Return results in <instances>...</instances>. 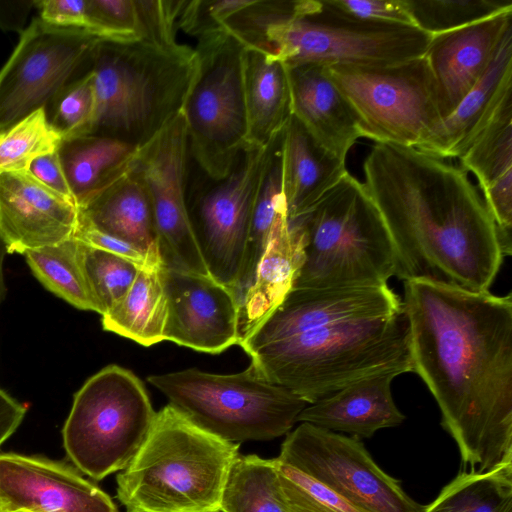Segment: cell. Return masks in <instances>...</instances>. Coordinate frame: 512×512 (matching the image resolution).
<instances>
[{"mask_svg": "<svg viewBox=\"0 0 512 512\" xmlns=\"http://www.w3.org/2000/svg\"><path fill=\"white\" fill-rule=\"evenodd\" d=\"M221 512H290L278 484L274 459L240 455L223 490Z\"/></svg>", "mask_w": 512, "mask_h": 512, "instance_id": "obj_32", "label": "cell"}, {"mask_svg": "<svg viewBox=\"0 0 512 512\" xmlns=\"http://www.w3.org/2000/svg\"><path fill=\"white\" fill-rule=\"evenodd\" d=\"M138 150L97 134L62 141L58 154L78 208L127 175Z\"/></svg>", "mask_w": 512, "mask_h": 512, "instance_id": "obj_28", "label": "cell"}, {"mask_svg": "<svg viewBox=\"0 0 512 512\" xmlns=\"http://www.w3.org/2000/svg\"><path fill=\"white\" fill-rule=\"evenodd\" d=\"M161 267H141L126 293L102 315L103 329L143 346L163 341L167 298Z\"/></svg>", "mask_w": 512, "mask_h": 512, "instance_id": "obj_29", "label": "cell"}, {"mask_svg": "<svg viewBox=\"0 0 512 512\" xmlns=\"http://www.w3.org/2000/svg\"><path fill=\"white\" fill-rule=\"evenodd\" d=\"M238 450L239 444L208 433L168 404L118 473L117 498L127 512H221Z\"/></svg>", "mask_w": 512, "mask_h": 512, "instance_id": "obj_5", "label": "cell"}, {"mask_svg": "<svg viewBox=\"0 0 512 512\" xmlns=\"http://www.w3.org/2000/svg\"><path fill=\"white\" fill-rule=\"evenodd\" d=\"M414 26L434 36L511 11V0H406Z\"/></svg>", "mask_w": 512, "mask_h": 512, "instance_id": "obj_35", "label": "cell"}, {"mask_svg": "<svg viewBox=\"0 0 512 512\" xmlns=\"http://www.w3.org/2000/svg\"><path fill=\"white\" fill-rule=\"evenodd\" d=\"M412 372L472 471L512 463V297L404 281Z\"/></svg>", "mask_w": 512, "mask_h": 512, "instance_id": "obj_1", "label": "cell"}, {"mask_svg": "<svg viewBox=\"0 0 512 512\" xmlns=\"http://www.w3.org/2000/svg\"><path fill=\"white\" fill-rule=\"evenodd\" d=\"M79 216L73 199L28 170L0 173V238L7 253L25 254L74 237Z\"/></svg>", "mask_w": 512, "mask_h": 512, "instance_id": "obj_18", "label": "cell"}, {"mask_svg": "<svg viewBox=\"0 0 512 512\" xmlns=\"http://www.w3.org/2000/svg\"><path fill=\"white\" fill-rule=\"evenodd\" d=\"M511 27L512 10L432 36L423 56L435 82L442 119L478 82Z\"/></svg>", "mask_w": 512, "mask_h": 512, "instance_id": "obj_20", "label": "cell"}, {"mask_svg": "<svg viewBox=\"0 0 512 512\" xmlns=\"http://www.w3.org/2000/svg\"><path fill=\"white\" fill-rule=\"evenodd\" d=\"M294 116L325 149L346 160L361 138L349 104L319 64L287 66Z\"/></svg>", "mask_w": 512, "mask_h": 512, "instance_id": "obj_22", "label": "cell"}, {"mask_svg": "<svg viewBox=\"0 0 512 512\" xmlns=\"http://www.w3.org/2000/svg\"><path fill=\"white\" fill-rule=\"evenodd\" d=\"M81 253L86 278L102 316L126 295L140 267L83 242Z\"/></svg>", "mask_w": 512, "mask_h": 512, "instance_id": "obj_37", "label": "cell"}, {"mask_svg": "<svg viewBox=\"0 0 512 512\" xmlns=\"http://www.w3.org/2000/svg\"><path fill=\"white\" fill-rule=\"evenodd\" d=\"M26 407L0 388V446L16 431L26 414Z\"/></svg>", "mask_w": 512, "mask_h": 512, "instance_id": "obj_46", "label": "cell"}, {"mask_svg": "<svg viewBox=\"0 0 512 512\" xmlns=\"http://www.w3.org/2000/svg\"><path fill=\"white\" fill-rule=\"evenodd\" d=\"M239 345L257 369L309 404L354 382L412 372L411 334L403 308L391 315L337 323Z\"/></svg>", "mask_w": 512, "mask_h": 512, "instance_id": "obj_3", "label": "cell"}, {"mask_svg": "<svg viewBox=\"0 0 512 512\" xmlns=\"http://www.w3.org/2000/svg\"><path fill=\"white\" fill-rule=\"evenodd\" d=\"M197 39V70L181 112L192 162L209 177L219 179L248 145L245 46L223 27Z\"/></svg>", "mask_w": 512, "mask_h": 512, "instance_id": "obj_9", "label": "cell"}, {"mask_svg": "<svg viewBox=\"0 0 512 512\" xmlns=\"http://www.w3.org/2000/svg\"><path fill=\"white\" fill-rule=\"evenodd\" d=\"M293 288L384 286L397 269L388 229L362 182L347 172L309 211Z\"/></svg>", "mask_w": 512, "mask_h": 512, "instance_id": "obj_6", "label": "cell"}, {"mask_svg": "<svg viewBox=\"0 0 512 512\" xmlns=\"http://www.w3.org/2000/svg\"><path fill=\"white\" fill-rule=\"evenodd\" d=\"M284 129L274 138L271 153L253 208L241 280L237 289L240 306L251 287L258 264L277 220L287 214L282 186V141Z\"/></svg>", "mask_w": 512, "mask_h": 512, "instance_id": "obj_30", "label": "cell"}, {"mask_svg": "<svg viewBox=\"0 0 512 512\" xmlns=\"http://www.w3.org/2000/svg\"><path fill=\"white\" fill-rule=\"evenodd\" d=\"M139 39L162 47H177L176 31L185 0H134Z\"/></svg>", "mask_w": 512, "mask_h": 512, "instance_id": "obj_41", "label": "cell"}, {"mask_svg": "<svg viewBox=\"0 0 512 512\" xmlns=\"http://www.w3.org/2000/svg\"><path fill=\"white\" fill-rule=\"evenodd\" d=\"M459 159L460 167L475 176L481 190L512 170V94Z\"/></svg>", "mask_w": 512, "mask_h": 512, "instance_id": "obj_34", "label": "cell"}, {"mask_svg": "<svg viewBox=\"0 0 512 512\" xmlns=\"http://www.w3.org/2000/svg\"><path fill=\"white\" fill-rule=\"evenodd\" d=\"M6 253H7V248L4 244V242L2 241V239L0 238V305L3 302V300L5 299V296L7 293V288H6V284H5V280H4V273H3V263H4V258H5Z\"/></svg>", "mask_w": 512, "mask_h": 512, "instance_id": "obj_48", "label": "cell"}, {"mask_svg": "<svg viewBox=\"0 0 512 512\" xmlns=\"http://www.w3.org/2000/svg\"><path fill=\"white\" fill-rule=\"evenodd\" d=\"M0 500L9 512H118L104 491L72 467L10 452L0 453Z\"/></svg>", "mask_w": 512, "mask_h": 512, "instance_id": "obj_17", "label": "cell"}, {"mask_svg": "<svg viewBox=\"0 0 512 512\" xmlns=\"http://www.w3.org/2000/svg\"><path fill=\"white\" fill-rule=\"evenodd\" d=\"M84 244L127 259L141 267H159L137 247L118 237L105 233L79 216V225L74 235Z\"/></svg>", "mask_w": 512, "mask_h": 512, "instance_id": "obj_43", "label": "cell"}, {"mask_svg": "<svg viewBox=\"0 0 512 512\" xmlns=\"http://www.w3.org/2000/svg\"><path fill=\"white\" fill-rule=\"evenodd\" d=\"M190 161L181 112L138 150L131 172L149 199L163 265L210 276L188 215L186 189Z\"/></svg>", "mask_w": 512, "mask_h": 512, "instance_id": "obj_15", "label": "cell"}, {"mask_svg": "<svg viewBox=\"0 0 512 512\" xmlns=\"http://www.w3.org/2000/svg\"><path fill=\"white\" fill-rule=\"evenodd\" d=\"M79 212L95 228L137 247L155 266L163 265L149 199L131 171L80 206Z\"/></svg>", "mask_w": 512, "mask_h": 512, "instance_id": "obj_27", "label": "cell"}, {"mask_svg": "<svg viewBox=\"0 0 512 512\" xmlns=\"http://www.w3.org/2000/svg\"><path fill=\"white\" fill-rule=\"evenodd\" d=\"M322 2L335 12L351 19L414 26L406 0H322Z\"/></svg>", "mask_w": 512, "mask_h": 512, "instance_id": "obj_42", "label": "cell"}, {"mask_svg": "<svg viewBox=\"0 0 512 512\" xmlns=\"http://www.w3.org/2000/svg\"><path fill=\"white\" fill-rule=\"evenodd\" d=\"M347 172L346 160L321 146L291 116L282 141V186L288 221L309 211Z\"/></svg>", "mask_w": 512, "mask_h": 512, "instance_id": "obj_24", "label": "cell"}, {"mask_svg": "<svg viewBox=\"0 0 512 512\" xmlns=\"http://www.w3.org/2000/svg\"><path fill=\"white\" fill-rule=\"evenodd\" d=\"M169 404L225 441L271 440L288 433L309 403L269 381L253 364L234 374L196 368L148 377Z\"/></svg>", "mask_w": 512, "mask_h": 512, "instance_id": "obj_7", "label": "cell"}, {"mask_svg": "<svg viewBox=\"0 0 512 512\" xmlns=\"http://www.w3.org/2000/svg\"><path fill=\"white\" fill-rule=\"evenodd\" d=\"M161 277L167 298L164 340L213 354L239 344L240 301L233 289L164 265Z\"/></svg>", "mask_w": 512, "mask_h": 512, "instance_id": "obj_16", "label": "cell"}, {"mask_svg": "<svg viewBox=\"0 0 512 512\" xmlns=\"http://www.w3.org/2000/svg\"><path fill=\"white\" fill-rule=\"evenodd\" d=\"M243 87L248 145L267 146L292 116L287 67L273 53L256 47L243 52Z\"/></svg>", "mask_w": 512, "mask_h": 512, "instance_id": "obj_26", "label": "cell"}, {"mask_svg": "<svg viewBox=\"0 0 512 512\" xmlns=\"http://www.w3.org/2000/svg\"><path fill=\"white\" fill-rule=\"evenodd\" d=\"M363 173L394 244L395 276L489 291L504 257L494 219L463 168L412 147L376 143Z\"/></svg>", "mask_w": 512, "mask_h": 512, "instance_id": "obj_2", "label": "cell"}, {"mask_svg": "<svg viewBox=\"0 0 512 512\" xmlns=\"http://www.w3.org/2000/svg\"><path fill=\"white\" fill-rule=\"evenodd\" d=\"M28 171L45 186L75 201L58 151L36 158L30 164Z\"/></svg>", "mask_w": 512, "mask_h": 512, "instance_id": "obj_45", "label": "cell"}, {"mask_svg": "<svg viewBox=\"0 0 512 512\" xmlns=\"http://www.w3.org/2000/svg\"><path fill=\"white\" fill-rule=\"evenodd\" d=\"M425 512H512V463L461 472Z\"/></svg>", "mask_w": 512, "mask_h": 512, "instance_id": "obj_33", "label": "cell"}, {"mask_svg": "<svg viewBox=\"0 0 512 512\" xmlns=\"http://www.w3.org/2000/svg\"><path fill=\"white\" fill-rule=\"evenodd\" d=\"M512 94V27L503 35L488 68L455 110L443 118L418 150L439 158H459Z\"/></svg>", "mask_w": 512, "mask_h": 512, "instance_id": "obj_21", "label": "cell"}, {"mask_svg": "<svg viewBox=\"0 0 512 512\" xmlns=\"http://www.w3.org/2000/svg\"><path fill=\"white\" fill-rule=\"evenodd\" d=\"M396 374H380L354 382L307 405L297 422L371 437L376 431L401 424L405 416L395 405L391 383Z\"/></svg>", "mask_w": 512, "mask_h": 512, "instance_id": "obj_23", "label": "cell"}, {"mask_svg": "<svg viewBox=\"0 0 512 512\" xmlns=\"http://www.w3.org/2000/svg\"><path fill=\"white\" fill-rule=\"evenodd\" d=\"M156 413L142 381L109 365L76 392L62 429L69 459L93 480L123 470L145 442Z\"/></svg>", "mask_w": 512, "mask_h": 512, "instance_id": "obj_8", "label": "cell"}, {"mask_svg": "<svg viewBox=\"0 0 512 512\" xmlns=\"http://www.w3.org/2000/svg\"><path fill=\"white\" fill-rule=\"evenodd\" d=\"M318 5L317 0H253L249 6L224 22L223 28L245 47H256L270 52L265 40V33L270 26L310 13Z\"/></svg>", "mask_w": 512, "mask_h": 512, "instance_id": "obj_38", "label": "cell"}, {"mask_svg": "<svg viewBox=\"0 0 512 512\" xmlns=\"http://www.w3.org/2000/svg\"><path fill=\"white\" fill-rule=\"evenodd\" d=\"M361 137L418 149L442 121L435 82L424 56L387 66L329 65Z\"/></svg>", "mask_w": 512, "mask_h": 512, "instance_id": "obj_10", "label": "cell"}, {"mask_svg": "<svg viewBox=\"0 0 512 512\" xmlns=\"http://www.w3.org/2000/svg\"><path fill=\"white\" fill-rule=\"evenodd\" d=\"M100 40L87 30L34 18L0 70V134L46 110L65 86L89 72Z\"/></svg>", "mask_w": 512, "mask_h": 512, "instance_id": "obj_13", "label": "cell"}, {"mask_svg": "<svg viewBox=\"0 0 512 512\" xmlns=\"http://www.w3.org/2000/svg\"><path fill=\"white\" fill-rule=\"evenodd\" d=\"M196 70L195 49L185 44L100 40L90 67L96 98L90 134L142 148L181 113Z\"/></svg>", "mask_w": 512, "mask_h": 512, "instance_id": "obj_4", "label": "cell"}, {"mask_svg": "<svg viewBox=\"0 0 512 512\" xmlns=\"http://www.w3.org/2000/svg\"><path fill=\"white\" fill-rule=\"evenodd\" d=\"M34 8L49 25L89 31L87 0H35Z\"/></svg>", "mask_w": 512, "mask_h": 512, "instance_id": "obj_44", "label": "cell"}, {"mask_svg": "<svg viewBox=\"0 0 512 512\" xmlns=\"http://www.w3.org/2000/svg\"><path fill=\"white\" fill-rule=\"evenodd\" d=\"M96 98L91 71L65 86L46 109L48 121L62 141L89 135Z\"/></svg>", "mask_w": 512, "mask_h": 512, "instance_id": "obj_39", "label": "cell"}, {"mask_svg": "<svg viewBox=\"0 0 512 512\" xmlns=\"http://www.w3.org/2000/svg\"><path fill=\"white\" fill-rule=\"evenodd\" d=\"M61 137L41 108L0 134V173L28 170L38 157L58 151Z\"/></svg>", "mask_w": 512, "mask_h": 512, "instance_id": "obj_36", "label": "cell"}, {"mask_svg": "<svg viewBox=\"0 0 512 512\" xmlns=\"http://www.w3.org/2000/svg\"><path fill=\"white\" fill-rule=\"evenodd\" d=\"M431 38L414 26L348 18L322 0L265 33L269 51L287 66H387L423 56Z\"/></svg>", "mask_w": 512, "mask_h": 512, "instance_id": "obj_12", "label": "cell"}, {"mask_svg": "<svg viewBox=\"0 0 512 512\" xmlns=\"http://www.w3.org/2000/svg\"><path fill=\"white\" fill-rule=\"evenodd\" d=\"M303 245L298 227L287 214L275 223L253 283L240 308V341L248 336L283 301L292 289L302 264ZM239 341V342H240Z\"/></svg>", "mask_w": 512, "mask_h": 512, "instance_id": "obj_25", "label": "cell"}, {"mask_svg": "<svg viewBox=\"0 0 512 512\" xmlns=\"http://www.w3.org/2000/svg\"><path fill=\"white\" fill-rule=\"evenodd\" d=\"M35 0H0V29L21 33Z\"/></svg>", "mask_w": 512, "mask_h": 512, "instance_id": "obj_47", "label": "cell"}, {"mask_svg": "<svg viewBox=\"0 0 512 512\" xmlns=\"http://www.w3.org/2000/svg\"><path fill=\"white\" fill-rule=\"evenodd\" d=\"M24 255L45 288L78 309L99 312L86 278L78 239L72 237Z\"/></svg>", "mask_w": 512, "mask_h": 512, "instance_id": "obj_31", "label": "cell"}, {"mask_svg": "<svg viewBox=\"0 0 512 512\" xmlns=\"http://www.w3.org/2000/svg\"><path fill=\"white\" fill-rule=\"evenodd\" d=\"M402 308V300L387 285L293 288L245 338H280L322 326L384 317Z\"/></svg>", "mask_w": 512, "mask_h": 512, "instance_id": "obj_19", "label": "cell"}, {"mask_svg": "<svg viewBox=\"0 0 512 512\" xmlns=\"http://www.w3.org/2000/svg\"><path fill=\"white\" fill-rule=\"evenodd\" d=\"M0 512H9L5 504L0 500Z\"/></svg>", "mask_w": 512, "mask_h": 512, "instance_id": "obj_49", "label": "cell"}, {"mask_svg": "<svg viewBox=\"0 0 512 512\" xmlns=\"http://www.w3.org/2000/svg\"><path fill=\"white\" fill-rule=\"evenodd\" d=\"M273 140L265 147L247 145L228 174L219 179L195 164L196 169L189 166L187 209L200 253L210 276L236 295L253 208Z\"/></svg>", "mask_w": 512, "mask_h": 512, "instance_id": "obj_11", "label": "cell"}, {"mask_svg": "<svg viewBox=\"0 0 512 512\" xmlns=\"http://www.w3.org/2000/svg\"><path fill=\"white\" fill-rule=\"evenodd\" d=\"M279 488L290 512H366L306 473L274 458Z\"/></svg>", "mask_w": 512, "mask_h": 512, "instance_id": "obj_40", "label": "cell"}, {"mask_svg": "<svg viewBox=\"0 0 512 512\" xmlns=\"http://www.w3.org/2000/svg\"><path fill=\"white\" fill-rule=\"evenodd\" d=\"M277 459L306 473L366 512H425L355 437L302 422Z\"/></svg>", "mask_w": 512, "mask_h": 512, "instance_id": "obj_14", "label": "cell"}]
</instances>
